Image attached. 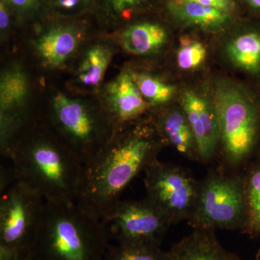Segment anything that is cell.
<instances>
[{
    "label": "cell",
    "mask_w": 260,
    "mask_h": 260,
    "mask_svg": "<svg viewBox=\"0 0 260 260\" xmlns=\"http://www.w3.org/2000/svg\"><path fill=\"white\" fill-rule=\"evenodd\" d=\"M128 126L116 131L96 158L84 167L76 203L102 220L120 200L129 183L157 159L159 143L153 129Z\"/></svg>",
    "instance_id": "cell-1"
},
{
    "label": "cell",
    "mask_w": 260,
    "mask_h": 260,
    "mask_svg": "<svg viewBox=\"0 0 260 260\" xmlns=\"http://www.w3.org/2000/svg\"><path fill=\"white\" fill-rule=\"evenodd\" d=\"M38 121L18 135L7 156L16 181L31 187L46 202L75 203L83 162L47 124Z\"/></svg>",
    "instance_id": "cell-2"
},
{
    "label": "cell",
    "mask_w": 260,
    "mask_h": 260,
    "mask_svg": "<svg viewBox=\"0 0 260 260\" xmlns=\"http://www.w3.org/2000/svg\"><path fill=\"white\" fill-rule=\"evenodd\" d=\"M110 235L77 203H44L28 260H104Z\"/></svg>",
    "instance_id": "cell-3"
},
{
    "label": "cell",
    "mask_w": 260,
    "mask_h": 260,
    "mask_svg": "<svg viewBox=\"0 0 260 260\" xmlns=\"http://www.w3.org/2000/svg\"><path fill=\"white\" fill-rule=\"evenodd\" d=\"M83 162L88 166L116 133L102 106L57 93L43 119Z\"/></svg>",
    "instance_id": "cell-4"
},
{
    "label": "cell",
    "mask_w": 260,
    "mask_h": 260,
    "mask_svg": "<svg viewBox=\"0 0 260 260\" xmlns=\"http://www.w3.org/2000/svg\"><path fill=\"white\" fill-rule=\"evenodd\" d=\"M213 99L223 158L229 165L237 166L255 144L259 128L257 107L244 88L229 80L217 82Z\"/></svg>",
    "instance_id": "cell-5"
},
{
    "label": "cell",
    "mask_w": 260,
    "mask_h": 260,
    "mask_svg": "<svg viewBox=\"0 0 260 260\" xmlns=\"http://www.w3.org/2000/svg\"><path fill=\"white\" fill-rule=\"evenodd\" d=\"M245 194L237 176L213 174L200 184L199 193L189 223L194 229L214 231L244 227Z\"/></svg>",
    "instance_id": "cell-6"
},
{
    "label": "cell",
    "mask_w": 260,
    "mask_h": 260,
    "mask_svg": "<svg viewBox=\"0 0 260 260\" xmlns=\"http://www.w3.org/2000/svg\"><path fill=\"white\" fill-rule=\"evenodd\" d=\"M144 172L147 199L172 224L189 220L200 189V184L189 171L155 159Z\"/></svg>",
    "instance_id": "cell-7"
},
{
    "label": "cell",
    "mask_w": 260,
    "mask_h": 260,
    "mask_svg": "<svg viewBox=\"0 0 260 260\" xmlns=\"http://www.w3.org/2000/svg\"><path fill=\"white\" fill-rule=\"evenodd\" d=\"M45 200L31 187L15 181L1 194L0 244L30 251Z\"/></svg>",
    "instance_id": "cell-8"
},
{
    "label": "cell",
    "mask_w": 260,
    "mask_h": 260,
    "mask_svg": "<svg viewBox=\"0 0 260 260\" xmlns=\"http://www.w3.org/2000/svg\"><path fill=\"white\" fill-rule=\"evenodd\" d=\"M102 221L110 238L117 243H140L160 246L172 225L150 201L119 200Z\"/></svg>",
    "instance_id": "cell-9"
},
{
    "label": "cell",
    "mask_w": 260,
    "mask_h": 260,
    "mask_svg": "<svg viewBox=\"0 0 260 260\" xmlns=\"http://www.w3.org/2000/svg\"><path fill=\"white\" fill-rule=\"evenodd\" d=\"M101 105L116 130L123 129L139 119L150 106L135 83L133 72L124 70L104 88Z\"/></svg>",
    "instance_id": "cell-10"
},
{
    "label": "cell",
    "mask_w": 260,
    "mask_h": 260,
    "mask_svg": "<svg viewBox=\"0 0 260 260\" xmlns=\"http://www.w3.org/2000/svg\"><path fill=\"white\" fill-rule=\"evenodd\" d=\"M84 37L83 30L76 25H54L32 40V51L44 69L62 70L76 55Z\"/></svg>",
    "instance_id": "cell-11"
},
{
    "label": "cell",
    "mask_w": 260,
    "mask_h": 260,
    "mask_svg": "<svg viewBox=\"0 0 260 260\" xmlns=\"http://www.w3.org/2000/svg\"><path fill=\"white\" fill-rule=\"evenodd\" d=\"M181 106L194 134L198 157L208 162L215 155L219 143L218 115L213 99L188 90L181 97Z\"/></svg>",
    "instance_id": "cell-12"
},
{
    "label": "cell",
    "mask_w": 260,
    "mask_h": 260,
    "mask_svg": "<svg viewBox=\"0 0 260 260\" xmlns=\"http://www.w3.org/2000/svg\"><path fill=\"white\" fill-rule=\"evenodd\" d=\"M165 260H242L227 250L214 231L194 229L166 251Z\"/></svg>",
    "instance_id": "cell-13"
},
{
    "label": "cell",
    "mask_w": 260,
    "mask_h": 260,
    "mask_svg": "<svg viewBox=\"0 0 260 260\" xmlns=\"http://www.w3.org/2000/svg\"><path fill=\"white\" fill-rule=\"evenodd\" d=\"M112 57L113 49L109 44L97 42L88 46L75 73V84L84 91H95L100 87Z\"/></svg>",
    "instance_id": "cell-14"
},
{
    "label": "cell",
    "mask_w": 260,
    "mask_h": 260,
    "mask_svg": "<svg viewBox=\"0 0 260 260\" xmlns=\"http://www.w3.org/2000/svg\"><path fill=\"white\" fill-rule=\"evenodd\" d=\"M168 7L172 14L183 23L212 31L225 28L230 19L229 13L189 0H171Z\"/></svg>",
    "instance_id": "cell-15"
},
{
    "label": "cell",
    "mask_w": 260,
    "mask_h": 260,
    "mask_svg": "<svg viewBox=\"0 0 260 260\" xmlns=\"http://www.w3.org/2000/svg\"><path fill=\"white\" fill-rule=\"evenodd\" d=\"M156 126L159 134L178 152L189 158L198 157L194 134L184 111L164 113L157 119Z\"/></svg>",
    "instance_id": "cell-16"
},
{
    "label": "cell",
    "mask_w": 260,
    "mask_h": 260,
    "mask_svg": "<svg viewBox=\"0 0 260 260\" xmlns=\"http://www.w3.org/2000/svg\"><path fill=\"white\" fill-rule=\"evenodd\" d=\"M167 30L159 24H134L123 30L119 42L124 50L134 55H147L161 49L167 42Z\"/></svg>",
    "instance_id": "cell-17"
},
{
    "label": "cell",
    "mask_w": 260,
    "mask_h": 260,
    "mask_svg": "<svg viewBox=\"0 0 260 260\" xmlns=\"http://www.w3.org/2000/svg\"><path fill=\"white\" fill-rule=\"evenodd\" d=\"M229 60L250 73L260 71V32L249 31L232 39L225 47Z\"/></svg>",
    "instance_id": "cell-18"
},
{
    "label": "cell",
    "mask_w": 260,
    "mask_h": 260,
    "mask_svg": "<svg viewBox=\"0 0 260 260\" xmlns=\"http://www.w3.org/2000/svg\"><path fill=\"white\" fill-rule=\"evenodd\" d=\"M160 246L140 243H117L109 245L104 260H165Z\"/></svg>",
    "instance_id": "cell-19"
},
{
    "label": "cell",
    "mask_w": 260,
    "mask_h": 260,
    "mask_svg": "<svg viewBox=\"0 0 260 260\" xmlns=\"http://www.w3.org/2000/svg\"><path fill=\"white\" fill-rule=\"evenodd\" d=\"M246 219L244 232L251 235L260 234V168L253 171L244 184Z\"/></svg>",
    "instance_id": "cell-20"
},
{
    "label": "cell",
    "mask_w": 260,
    "mask_h": 260,
    "mask_svg": "<svg viewBox=\"0 0 260 260\" xmlns=\"http://www.w3.org/2000/svg\"><path fill=\"white\" fill-rule=\"evenodd\" d=\"M135 83L150 107L160 106L172 100L176 93L174 85L146 73H133Z\"/></svg>",
    "instance_id": "cell-21"
},
{
    "label": "cell",
    "mask_w": 260,
    "mask_h": 260,
    "mask_svg": "<svg viewBox=\"0 0 260 260\" xmlns=\"http://www.w3.org/2000/svg\"><path fill=\"white\" fill-rule=\"evenodd\" d=\"M206 48L202 43L189 39H183L177 51V63L181 70L198 68L206 58Z\"/></svg>",
    "instance_id": "cell-22"
},
{
    "label": "cell",
    "mask_w": 260,
    "mask_h": 260,
    "mask_svg": "<svg viewBox=\"0 0 260 260\" xmlns=\"http://www.w3.org/2000/svg\"><path fill=\"white\" fill-rule=\"evenodd\" d=\"M10 9L20 15L27 14L39 8L42 0H3Z\"/></svg>",
    "instance_id": "cell-23"
},
{
    "label": "cell",
    "mask_w": 260,
    "mask_h": 260,
    "mask_svg": "<svg viewBox=\"0 0 260 260\" xmlns=\"http://www.w3.org/2000/svg\"><path fill=\"white\" fill-rule=\"evenodd\" d=\"M29 252L0 244V260H28Z\"/></svg>",
    "instance_id": "cell-24"
},
{
    "label": "cell",
    "mask_w": 260,
    "mask_h": 260,
    "mask_svg": "<svg viewBox=\"0 0 260 260\" xmlns=\"http://www.w3.org/2000/svg\"><path fill=\"white\" fill-rule=\"evenodd\" d=\"M16 181L14 171L11 167H1L0 172V192L3 194Z\"/></svg>",
    "instance_id": "cell-25"
},
{
    "label": "cell",
    "mask_w": 260,
    "mask_h": 260,
    "mask_svg": "<svg viewBox=\"0 0 260 260\" xmlns=\"http://www.w3.org/2000/svg\"><path fill=\"white\" fill-rule=\"evenodd\" d=\"M206 6L213 7L217 9L229 13L234 8L232 0H189Z\"/></svg>",
    "instance_id": "cell-26"
},
{
    "label": "cell",
    "mask_w": 260,
    "mask_h": 260,
    "mask_svg": "<svg viewBox=\"0 0 260 260\" xmlns=\"http://www.w3.org/2000/svg\"><path fill=\"white\" fill-rule=\"evenodd\" d=\"M141 0H109V4L116 13H124L138 5Z\"/></svg>",
    "instance_id": "cell-27"
},
{
    "label": "cell",
    "mask_w": 260,
    "mask_h": 260,
    "mask_svg": "<svg viewBox=\"0 0 260 260\" xmlns=\"http://www.w3.org/2000/svg\"><path fill=\"white\" fill-rule=\"evenodd\" d=\"M10 23V8L4 1L0 2V28L5 32L9 27Z\"/></svg>",
    "instance_id": "cell-28"
},
{
    "label": "cell",
    "mask_w": 260,
    "mask_h": 260,
    "mask_svg": "<svg viewBox=\"0 0 260 260\" xmlns=\"http://www.w3.org/2000/svg\"><path fill=\"white\" fill-rule=\"evenodd\" d=\"M86 0H56L58 8L66 11H72L83 5Z\"/></svg>",
    "instance_id": "cell-29"
},
{
    "label": "cell",
    "mask_w": 260,
    "mask_h": 260,
    "mask_svg": "<svg viewBox=\"0 0 260 260\" xmlns=\"http://www.w3.org/2000/svg\"><path fill=\"white\" fill-rule=\"evenodd\" d=\"M246 1L253 8L260 10V0H246Z\"/></svg>",
    "instance_id": "cell-30"
}]
</instances>
